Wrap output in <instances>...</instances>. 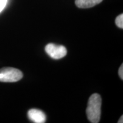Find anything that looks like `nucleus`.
Wrapping results in <instances>:
<instances>
[{"instance_id": "2", "label": "nucleus", "mask_w": 123, "mask_h": 123, "mask_svg": "<svg viewBox=\"0 0 123 123\" xmlns=\"http://www.w3.org/2000/svg\"><path fill=\"white\" fill-rule=\"evenodd\" d=\"M23 77L21 71L12 67H5L0 70V81L15 82L19 81Z\"/></svg>"}, {"instance_id": "9", "label": "nucleus", "mask_w": 123, "mask_h": 123, "mask_svg": "<svg viewBox=\"0 0 123 123\" xmlns=\"http://www.w3.org/2000/svg\"><path fill=\"white\" fill-rule=\"evenodd\" d=\"M118 123H123V116L122 115V116H121V117L120 118L119 120L118 121Z\"/></svg>"}, {"instance_id": "1", "label": "nucleus", "mask_w": 123, "mask_h": 123, "mask_svg": "<svg viewBox=\"0 0 123 123\" xmlns=\"http://www.w3.org/2000/svg\"><path fill=\"white\" fill-rule=\"evenodd\" d=\"M101 98L98 93H93L88 100L86 109L88 120L92 123H98L101 116Z\"/></svg>"}, {"instance_id": "5", "label": "nucleus", "mask_w": 123, "mask_h": 123, "mask_svg": "<svg viewBox=\"0 0 123 123\" xmlns=\"http://www.w3.org/2000/svg\"><path fill=\"white\" fill-rule=\"evenodd\" d=\"M103 0H75V4L79 8L86 9L95 6Z\"/></svg>"}, {"instance_id": "6", "label": "nucleus", "mask_w": 123, "mask_h": 123, "mask_svg": "<svg viewBox=\"0 0 123 123\" xmlns=\"http://www.w3.org/2000/svg\"><path fill=\"white\" fill-rule=\"evenodd\" d=\"M115 23L116 25L119 28L123 29V14L119 15V16H117L115 20Z\"/></svg>"}, {"instance_id": "8", "label": "nucleus", "mask_w": 123, "mask_h": 123, "mask_svg": "<svg viewBox=\"0 0 123 123\" xmlns=\"http://www.w3.org/2000/svg\"><path fill=\"white\" fill-rule=\"evenodd\" d=\"M119 75L120 78H121V79H123V64H122L120 67L119 70Z\"/></svg>"}, {"instance_id": "3", "label": "nucleus", "mask_w": 123, "mask_h": 123, "mask_svg": "<svg viewBox=\"0 0 123 123\" xmlns=\"http://www.w3.org/2000/svg\"><path fill=\"white\" fill-rule=\"evenodd\" d=\"M46 53L51 58L59 59L64 57L67 55V49L64 46L56 45L54 43H49L45 47Z\"/></svg>"}, {"instance_id": "7", "label": "nucleus", "mask_w": 123, "mask_h": 123, "mask_svg": "<svg viewBox=\"0 0 123 123\" xmlns=\"http://www.w3.org/2000/svg\"><path fill=\"white\" fill-rule=\"evenodd\" d=\"M7 0H0V12L4 9L6 4Z\"/></svg>"}, {"instance_id": "4", "label": "nucleus", "mask_w": 123, "mask_h": 123, "mask_svg": "<svg viewBox=\"0 0 123 123\" xmlns=\"http://www.w3.org/2000/svg\"><path fill=\"white\" fill-rule=\"evenodd\" d=\"M28 117L30 120L35 123H45L46 120V116L43 112L37 109H31L29 110Z\"/></svg>"}]
</instances>
